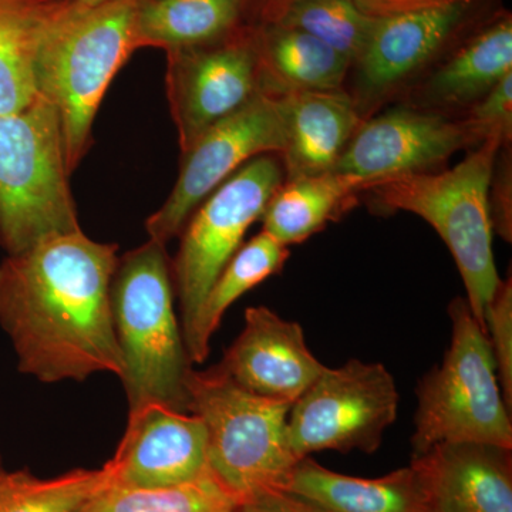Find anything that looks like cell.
I'll list each match as a JSON object with an SVG mask.
<instances>
[{"mask_svg":"<svg viewBox=\"0 0 512 512\" xmlns=\"http://www.w3.org/2000/svg\"><path fill=\"white\" fill-rule=\"evenodd\" d=\"M238 512H315L296 500L292 495L279 491V493L264 495L239 505Z\"/></svg>","mask_w":512,"mask_h":512,"instance_id":"cell-32","label":"cell"},{"mask_svg":"<svg viewBox=\"0 0 512 512\" xmlns=\"http://www.w3.org/2000/svg\"><path fill=\"white\" fill-rule=\"evenodd\" d=\"M291 2L292 0H247V8L249 5L258 6L262 25H266V23L275 22L282 10Z\"/></svg>","mask_w":512,"mask_h":512,"instance_id":"cell-33","label":"cell"},{"mask_svg":"<svg viewBox=\"0 0 512 512\" xmlns=\"http://www.w3.org/2000/svg\"><path fill=\"white\" fill-rule=\"evenodd\" d=\"M261 76L266 92H329L342 90L352 64L332 47L302 30L266 23L255 30Z\"/></svg>","mask_w":512,"mask_h":512,"instance_id":"cell-20","label":"cell"},{"mask_svg":"<svg viewBox=\"0 0 512 512\" xmlns=\"http://www.w3.org/2000/svg\"><path fill=\"white\" fill-rule=\"evenodd\" d=\"M117 264L116 245L83 231L45 239L0 262V326L20 372L43 383L83 382L104 372L120 377L110 298Z\"/></svg>","mask_w":512,"mask_h":512,"instance_id":"cell-1","label":"cell"},{"mask_svg":"<svg viewBox=\"0 0 512 512\" xmlns=\"http://www.w3.org/2000/svg\"><path fill=\"white\" fill-rule=\"evenodd\" d=\"M284 104L286 180L330 173L362 124L343 90L279 93Z\"/></svg>","mask_w":512,"mask_h":512,"instance_id":"cell-17","label":"cell"},{"mask_svg":"<svg viewBox=\"0 0 512 512\" xmlns=\"http://www.w3.org/2000/svg\"><path fill=\"white\" fill-rule=\"evenodd\" d=\"M5 467H3L2 460H0V476H2L3 473H5Z\"/></svg>","mask_w":512,"mask_h":512,"instance_id":"cell-35","label":"cell"},{"mask_svg":"<svg viewBox=\"0 0 512 512\" xmlns=\"http://www.w3.org/2000/svg\"><path fill=\"white\" fill-rule=\"evenodd\" d=\"M375 20L353 0H292L272 23L316 37L355 66L369 42Z\"/></svg>","mask_w":512,"mask_h":512,"instance_id":"cell-27","label":"cell"},{"mask_svg":"<svg viewBox=\"0 0 512 512\" xmlns=\"http://www.w3.org/2000/svg\"><path fill=\"white\" fill-rule=\"evenodd\" d=\"M111 484L109 464L77 468L63 476L39 478L28 470L0 476V512H76Z\"/></svg>","mask_w":512,"mask_h":512,"instance_id":"cell-26","label":"cell"},{"mask_svg":"<svg viewBox=\"0 0 512 512\" xmlns=\"http://www.w3.org/2000/svg\"><path fill=\"white\" fill-rule=\"evenodd\" d=\"M463 123L476 147L485 141H495L501 147L511 146L512 73L474 103Z\"/></svg>","mask_w":512,"mask_h":512,"instance_id":"cell-29","label":"cell"},{"mask_svg":"<svg viewBox=\"0 0 512 512\" xmlns=\"http://www.w3.org/2000/svg\"><path fill=\"white\" fill-rule=\"evenodd\" d=\"M110 298L128 412L158 403L190 413L187 377L192 362L174 311L164 244L150 239L119 258Z\"/></svg>","mask_w":512,"mask_h":512,"instance_id":"cell-2","label":"cell"},{"mask_svg":"<svg viewBox=\"0 0 512 512\" xmlns=\"http://www.w3.org/2000/svg\"><path fill=\"white\" fill-rule=\"evenodd\" d=\"M291 252L265 231L238 249L211 286L192 328L184 338L192 363H202L210 355V342L225 312L244 293L282 271Z\"/></svg>","mask_w":512,"mask_h":512,"instance_id":"cell-24","label":"cell"},{"mask_svg":"<svg viewBox=\"0 0 512 512\" xmlns=\"http://www.w3.org/2000/svg\"><path fill=\"white\" fill-rule=\"evenodd\" d=\"M500 147L495 141H485L450 170L396 175L366 190L372 192L380 210L410 212L436 229L456 261L468 306L484 330L485 308L501 281L488 207Z\"/></svg>","mask_w":512,"mask_h":512,"instance_id":"cell-4","label":"cell"},{"mask_svg":"<svg viewBox=\"0 0 512 512\" xmlns=\"http://www.w3.org/2000/svg\"><path fill=\"white\" fill-rule=\"evenodd\" d=\"M512 73V18L498 16L468 37L431 76V99L444 106L477 103Z\"/></svg>","mask_w":512,"mask_h":512,"instance_id":"cell-22","label":"cell"},{"mask_svg":"<svg viewBox=\"0 0 512 512\" xmlns=\"http://www.w3.org/2000/svg\"><path fill=\"white\" fill-rule=\"evenodd\" d=\"M247 0H140L137 46L170 52L211 45L238 30Z\"/></svg>","mask_w":512,"mask_h":512,"instance_id":"cell-23","label":"cell"},{"mask_svg":"<svg viewBox=\"0 0 512 512\" xmlns=\"http://www.w3.org/2000/svg\"><path fill=\"white\" fill-rule=\"evenodd\" d=\"M493 232L504 241L512 239V167L511 146L498 150L488 190Z\"/></svg>","mask_w":512,"mask_h":512,"instance_id":"cell-30","label":"cell"},{"mask_svg":"<svg viewBox=\"0 0 512 512\" xmlns=\"http://www.w3.org/2000/svg\"><path fill=\"white\" fill-rule=\"evenodd\" d=\"M284 493L315 512H423L426 501L412 467L379 478L343 476L311 457L293 467Z\"/></svg>","mask_w":512,"mask_h":512,"instance_id":"cell-18","label":"cell"},{"mask_svg":"<svg viewBox=\"0 0 512 512\" xmlns=\"http://www.w3.org/2000/svg\"><path fill=\"white\" fill-rule=\"evenodd\" d=\"M473 146L463 121L413 109H393L360 124L333 171L373 184L396 175L427 173Z\"/></svg>","mask_w":512,"mask_h":512,"instance_id":"cell-12","label":"cell"},{"mask_svg":"<svg viewBox=\"0 0 512 512\" xmlns=\"http://www.w3.org/2000/svg\"><path fill=\"white\" fill-rule=\"evenodd\" d=\"M414 474L434 512H512L511 448L444 443L413 456Z\"/></svg>","mask_w":512,"mask_h":512,"instance_id":"cell-15","label":"cell"},{"mask_svg":"<svg viewBox=\"0 0 512 512\" xmlns=\"http://www.w3.org/2000/svg\"><path fill=\"white\" fill-rule=\"evenodd\" d=\"M101 2H106V0H76L77 5L80 6H94Z\"/></svg>","mask_w":512,"mask_h":512,"instance_id":"cell-34","label":"cell"},{"mask_svg":"<svg viewBox=\"0 0 512 512\" xmlns=\"http://www.w3.org/2000/svg\"><path fill=\"white\" fill-rule=\"evenodd\" d=\"M281 94L261 90L245 106L205 131L185 151L180 177L163 207L147 221L150 239L165 244L183 232L202 201L252 158L284 153Z\"/></svg>","mask_w":512,"mask_h":512,"instance_id":"cell-10","label":"cell"},{"mask_svg":"<svg viewBox=\"0 0 512 512\" xmlns=\"http://www.w3.org/2000/svg\"><path fill=\"white\" fill-rule=\"evenodd\" d=\"M363 191L362 181L335 171L285 180L266 205L262 231L285 247L301 244L339 220Z\"/></svg>","mask_w":512,"mask_h":512,"instance_id":"cell-21","label":"cell"},{"mask_svg":"<svg viewBox=\"0 0 512 512\" xmlns=\"http://www.w3.org/2000/svg\"><path fill=\"white\" fill-rule=\"evenodd\" d=\"M471 5L376 19L355 66L363 86L383 93L430 63L470 19Z\"/></svg>","mask_w":512,"mask_h":512,"instance_id":"cell-16","label":"cell"},{"mask_svg":"<svg viewBox=\"0 0 512 512\" xmlns=\"http://www.w3.org/2000/svg\"><path fill=\"white\" fill-rule=\"evenodd\" d=\"M284 181V165L274 154L252 158L191 215L173 266L184 338L215 279L242 247L249 227L261 220Z\"/></svg>","mask_w":512,"mask_h":512,"instance_id":"cell-8","label":"cell"},{"mask_svg":"<svg viewBox=\"0 0 512 512\" xmlns=\"http://www.w3.org/2000/svg\"><path fill=\"white\" fill-rule=\"evenodd\" d=\"M140 0L80 6L72 0L40 47L37 94L57 111L67 170L83 157L101 99L114 74L136 49Z\"/></svg>","mask_w":512,"mask_h":512,"instance_id":"cell-3","label":"cell"},{"mask_svg":"<svg viewBox=\"0 0 512 512\" xmlns=\"http://www.w3.org/2000/svg\"><path fill=\"white\" fill-rule=\"evenodd\" d=\"M190 413L207 431L208 468L242 503L284 491L299 458L289 441L292 403L238 386L218 366L187 377Z\"/></svg>","mask_w":512,"mask_h":512,"instance_id":"cell-5","label":"cell"},{"mask_svg":"<svg viewBox=\"0 0 512 512\" xmlns=\"http://www.w3.org/2000/svg\"><path fill=\"white\" fill-rule=\"evenodd\" d=\"M399 392L382 363L352 359L325 367L291 404L289 441L302 458L323 450L375 453L397 419Z\"/></svg>","mask_w":512,"mask_h":512,"instance_id":"cell-9","label":"cell"},{"mask_svg":"<svg viewBox=\"0 0 512 512\" xmlns=\"http://www.w3.org/2000/svg\"><path fill=\"white\" fill-rule=\"evenodd\" d=\"M423 512H434V511H431V510H429V508H427V510L423 511Z\"/></svg>","mask_w":512,"mask_h":512,"instance_id":"cell-36","label":"cell"},{"mask_svg":"<svg viewBox=\"0 0 512 512\" xmlns=\"http://www.w3.org/2000/svg\"><path fill=\"white\" fill-rule=\"evenodd\" d=\"M485 332L490 342L501 392L508 410L512 409V282L501 279L484 315Z\"/></svg>","mask_w":512,"mask_h":512,"instance_id":"cell-28","label":"cell"},{"mask_svg":"<svg viewBox=\"0 0 512 512\" xmlns=\"http://www.w3.org/2000/svg\"><path fill=\"white\" fill-rule=\"evenodd\" d=\"M306 345L298 322L266 306L245 312V325L218 369L248 392L293 403L325 369Z\"/></svg>","mask_w":512,"mask_h":512,"instance_id":"cell-14","label":"cell"},{"mask_svg":"<svg viewBox=\"0 0 512 512\" xmlns=\"http://www.w3.org/2000/svg\"><path fill=\"white\" fill-rule=\"evenodd\" d=\"M357 8L373 19L424 12L454 5H471L477 0H353Z\"/></svg>","mask_w":512,"mask_h":512,"instance_id":"cell-31","label":"cell"},{"mask_svg":"<svg viewBox=\"0 0 512 512\" xmlns=\"http://www.w3.org/2000/svg\"><path fill=\"white\" fill-rule=\"evenodd\" d=\"M451 340L440 366L416 389L413 456L444 443L512 448L511 412L504 402L487 333L467 299L448 306Z\"/></svg>","mask_w":512,"mask_h":512,"instance_id":"cell-6","label":"cell"},{"mask_svg":"<svg viewBox=\"0 0 512 512\" xmlns=\"http://www.w3.org/2000/svg\"><path fill=\"white\" fill-rule=\"evenodd\" d=\"M111 484L161 488L208 470L207 431L197 414L148 403L128 412L126 433L109 461Z\"/></svg>","mask_w":512,"mask_h":512,"instance_id":"cell-13","label":"cell"},{"mask_svg":"<svg viewBox=\"0 0 512 512\" xmlns=\"http://www.w3.org/2000/svg\"><path fill=\"white\" fill-rule=\"evenodd\" d=\"M72 0H0V116L37 99L40 47Z\"/></svg>","mask_w":512,"mask_h":512,"instance_id":"cell-19","label":"cell"},{"mask_svg":"<svg viewBox=\"0 0 512 512\" xmlns=\"http://www.w3.org/2000/svg\"><path fill=\"white\" fill-rule=\"evenodd\" d=\"M67 175L62 127L49 101L37 96L0 116V242L8 255L82 231Z\"/></svg>","mask_w":512,"mask_h":512,"instance_id":"cell-7","label":"cell"},{"mask_svg":"<svg viewBox=\"0 0 512 512\" xmlns=\"http://www.w3.org/2000/svg\"><path fill=\"white\" fill-rule=\"evenodd\" d=\"M171 60V101L184 153L261 92L255 30L238 29L211 45L175 50Z\"/></svg>","mask_w":512,"mask_h":512,"instance_id":"cell-11","label":"cell"},{"mask_svg":"<svg viewBox=\"0 0 512 512\" xmlns=\"http://www.w3.org/2000/svg\"><path fill=\"white\" fill-rule=\"evenodd\" d=\"M241 501L210 468L188 483L161 488L107 485L76 512H238Z\"/></svg>","mask_w":512,"mask_h":512,"instance_id":"cell-25","label":"cell"}]
</instances>
